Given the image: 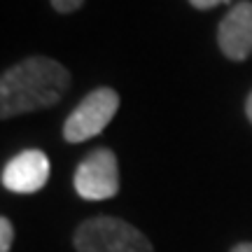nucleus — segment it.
<instances>
[{"mask_svg": "<svg viewBox=\"0 0 252 252\" xmlns=\"http://www.w3.org/2000/svg\"><path fill=\"white\" fill-rule=\"evenodd\" d=\"M70 87V72L47 56L14 63L0 80V117L9 119L56 105Z\"/></svg>", "mask_w": 252, "mask_h": 252, "instance_id": "nucleus-1", "label": "nucleus"}, {"mask_svg": "<svg viewBox=\"0 0 252 252\" xmlns=\"http://www.w3.org/2000/svg\"><path fill=\"white\" fill-rule=\"evenodd\" d=\"M77 252H154L143 231L119 217L98 215L77 226L72 236Z\"/></svg>", "mask_w": 252, "mask_h": 252, "instance_id": "nucleus-2", "label": "nucleus"}, {"mask_svg": "<svg viewBox=\"0 0 252 252\" xmlns=\"http://www.w3.org/2000/svg\"><path fill=\"white\" fill-rule=\"evenodd\" d=\"M119 108V94L110 87H98L89 96L80 100V105L65 117L63 124V138L68 143H84L112 122Z\"/></svg>", "mask_w": 252, "mask_h": 252, "instance_id": "nucleus-3", "label": "nucleus"}, {"mask_svg": "<svg viewBox=\"0 0 252 252\" xmlns=\"http://www.w3.org/2000/svg\"><path fill=\"white\" fill-rule=\"evenodd\" d=\"M75 191L87 201H105L117 196L119 191V166L112 150L100 147L87 154L80 161L75 178Z\"/></svg>", "mask_w": 252, "mask_h": 252, "instance_id": "nucleus-4", "label": "nucleus"}, {"mask_svg": "<svg viewBox=\"0 0 252 252\" xmlns=\"http://www.w3.org/2000/svg\"><path fill=\"white\" fill-rule=\"evenodd\" d=\"M217 45L231 61H243L252 54V2L241 0L226 12L217 28Z\"/></svg>", "mask_w": 252, "mask_h": 252, "instance_id": "nucleus-5", "label": "nucleus"}, {"mask_svg": "<svg viewBox=\"0 0 252 252\" xmlns=\"http://www.w3.org/2000/svg\"><path fill=\"white\" fill-rule=\"evenodd\" d=\"M49 180V159L40 150H26L2 168V187L14 194H35Z\"/></svg>", "mask_w": 252, "mask_h": 252, "instance_id": "nucleus-6", "label": "nucleus"}, {"mask_svg": "<svg viewBox=\"0 0 252 252\" xmlns=\"http://www.w3.org/2000/svg\"><path fill=\"white\" fill-rule=\"evenodd\" d=\"M14 241V229L7 217H0V252H9Z\"/></svg>", "mask_w": 252, "mask_h": 252, "instance_id": "nucleus-7", "label": "nucleus"}, {"mask_svg": "<svg viewBox=\"0 0 252 252\" xmlns=\"http://www.w3.org/2000/svg\"><path fill=\"white\" fill-rule=\"evenodd\" d=\"M82 2H84V0H52L54 9L56 12H61V14H70V12H75Z\"/></svg>", "mask_w": 252, "mask_h": 252, "instance_id": "nucleus-8", "label": "nucleus"}, {"mask_svg": "<svg viewBox=\"0 0 252 252\" xmlns=\"http://www.w3.org/2000/svg\"><path fill=\"white\" fill-rule=\"evenodd\" d=\"M196 9H210L215 5H222V2H229V0H189Z\"/></svg>", "mask_w": 252, "mask_h": 252, "instance_id": "nucleus-9", "label": "nucleus"}, {"mask_svg": "<svg viewBox=\"0 0 252 252\" xmlns=\"http://www.w3.org/2000/svg\"><path fill=\"white\" fill-rule=\"evenodd\" d=\"M231 252H252V243H241V245H236Z\"/></svg>", "mask_w": 252, "mask_h": 252, "instance_id": "nucleus-10", "label": "nucleus"}, {"mask_svg": "<svg viewBox=\"0 0 252 252\" xmlns=\"http://www.w3.org/2000/svg\"><path fill=\"white\" fill-rule=\"evenodd\" d=\"M245 115H248V119L252 122V94L248 96V103H245Z\"/></svg>", "mask_w": 252, "mask_h": 252, "instance_id": "nucleus-11", "label": "nucleus"}]
</instances>
